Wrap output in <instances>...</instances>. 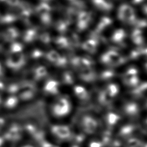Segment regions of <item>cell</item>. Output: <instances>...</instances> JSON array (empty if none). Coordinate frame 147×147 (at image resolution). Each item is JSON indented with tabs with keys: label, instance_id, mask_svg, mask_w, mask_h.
<instances>
[{
	"label": "cell",
	"instance_id": "cell-2",
	"mask_svg": "<svg viewBox=\"0 0 147 147\" xmlns=\"http://www.w3.org/2000/svg\"><path fill=\"white\" fill-rule=\"evenodd\" d=\"M90 147H101V145L99 142H95V141H94V142L91 143Z\"/></svg>",
	"mask_w": 147,
	"mask_h": 147
},
{
	"label": "cell",
	"instance_id": "cell-1",
	"mask_svg": "<svg viewBox=\"0 0 147 147\" xmlns=\"http://www.w3.org/2000/svg\"><path fill=\"white\" fill-rule=\"evenodd\" d=\"M52 132L57 138L62 140L69 138L71 134L69 128L65 125H54L52 128Z\"/></svg>",
	"mask_w": 147,
	"mask_h": 147
},
{
	"label": "cell",
	"instance_id": "cell-3",
	"mask_svg": "<svg viewBox=\"0 0 147 147\" xmlns=\"http://www.w3.org/2000/svg\"><path fill=\"white\" fill-rule=\"evenodd\" d=\"M42 147H56V146H54V145H51V144H49V143H44V145H42Z\"/></svg>",
	"mask_w": 147,
	"mask_h": 147
},
{
	"label": "cell",
	"instance_id": "cell-4",
	"mask_svg": "<svg viewBox=\"0 0 147 147\" xmlns=\"http://www.w3.org/2000/svg\"><path fill=\"white\" fill-rule=\"evenodd\" d=\"M73 147H78L77 146H73Z\"/></svg>",
	"mask_w": 147,
	"mask_h": 147
}]
</instances>
